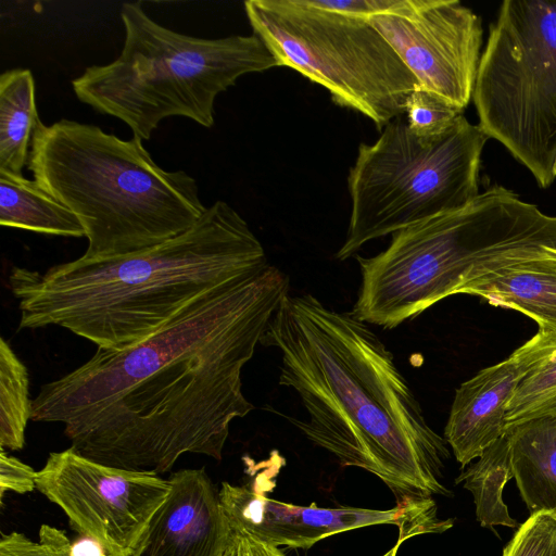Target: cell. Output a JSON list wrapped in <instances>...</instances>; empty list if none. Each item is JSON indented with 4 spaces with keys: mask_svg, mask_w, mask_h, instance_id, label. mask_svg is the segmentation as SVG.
<instances>
[{
    "mask_svg": "<svg viewBox=\"0 0 556 556\" xmlns=\"http://www.w3.org/2000/svg\"><path fill=\"white\" fill-rule=\"evenodd\" d=\"M125 40L109 64L87 67L72 80L77 99L125 123L149 140L160 123L181 116L211 128L216 98L237 80L279 64L256 35L206 39L172 30L126 2Z\"/></svg>",
    "mask_w": 556,
    "mask_h": 556,
    "instance_id": "8992f818",
    "label": "cell"
},
{
    "mask_svg": "<svg viewBox=\"0 0 556 556\" xmlns=\"http://www.w3.org/2000/svg\"><path fill=\"white\" fill-rule=\"evenodd\" d=\"M289 287L269 264L200 298L135 345L98 349L41 386L30 419L64 425L72 448L119 469L161 475L187 453L220 460L231 421L255 408L242 370Z\"/></svg>",
    "mask_w": 556,
    "mask_h": 556,
    "instance_id": "6da1fadb",
    "label": "cell"
},
{
    "mask_svg": "<svg viewBox=\"0 0 556 556\" xmlns=\"http://www.w3.org/2000/svg\"><path fill=\"white\" fill-rule=\"evenodd\" d=\"M279 455L269 460L247 484L224 481L219 498L232 530L248 532L273 545L309 548L332 534L375 525L397 526L399 543L424 533H440L453 527L452 519H440L435 502L400 503L387 510L357 507H319L294 505L266 495L271 485L274 468Z\"/></svg>",
    "mask_w": 556,
    "mask_h": 556,
    "instance_id": "7c38bea8",
    "label": "cell"
},
{
    "mask_svg": "<svg viewBox=\"0 0 556 556\" xmlns=\"http://www.w3.org/2000/svg\"><path fill=\"white\" fill-rule=\"evenodd\" d=\"M37 471L29 465L21 462L18 458L9 455L4 450H0V503L5 492L25 494L34 491Z\"/></svg>",
    "mask_w": 556,
    "mask_h": 556,
    "instance_id": "d4e9b609",
    "label": "cell"
},
{
    "mask_svg": "<svg viewBox=\"0 0 556 556\" xmlns=\"http://www.w3.org/2000/svg\"><path fill=\"white\" fill-rule=\"evenodd\" d=\"M0 225L61 237H85L77 216L24 175L0 172Z\"/></svg>",
    "mask_w": 556,
    "mask_h": 556,
    "instance_id": "e0dca14e",
    "label": "cell"
},
{
    "mask_svg": "<svg viewBox=\"0 0 556 556\" xmlns=\"http://www.w3.org/2000/svg\"><path fill=\"white\" fill-rule=\"evenodd\" d=\"M269 265L247 220L217 200L187 231L117 257L83 256L46 271L13 267L20 329L56 326L119 351L168 324L200 298L245 282Z\"/></svg>",
    "mask_w": 556,
    "mask_h": 556,
    "instance_id": "3957f363",
    "label": "cell"
},
{
    "mask_svg": "<svg viewBox=\"0 0 556 556\" xmlns=\"http://www.w3.org/2000/svg\"><path fill=\"white\" fill-rule=\"evenodd\" d=\"M514 479L531 514L556 510V416L506 426Z\"/></svg>",
    "mask_w": 556,
    "mask_h": 556,
    "instance_id": "2e32d148",
    "label": "cell"
},
{
    "mask_svg": "<svg viewBox=\"0 0 556 556\" xmlns=\"http://www.w3.org/2000/svg\"><path fill=\"white\" fill-rule=\"evenodd\" d=\"M400 545H401V543L397 542L390 551H388L382 556H396Z\"/></svg>",
    "mask_w": 556,
    "mask_h": 556,
    "instance_id": "f1b7e54d",
    "label": "cell"
},
{
    "mask_svg": "<svg viewBox=\"0 0 556 556\" xmlns=\"http://www.w3.org/2000/svg\"><path fill=\"white\" fill-rule=\"evenodd\" d=\"M463 113L464 111L421 87L409 94L405 105L406 123L420 137L444 132Z\"/></svg>",
    "mask_w": 556,
    "mask_h": 556,
    "instance_id": "7402d4cb",
    "label": "cell"
},
{
    "mask_svg": "<svg viewBox=\"0 0 556 556\" xmlns=\"http://www.w3.org/2000/svg\"><path fill=\"white\" fill-rule=\"evenodd\" d=\"M463 294L477 295L497 307L533 319L539 332H556V252L552 257L521 263L469 285Z\"/></svg>",
    "mask_w": 556,
    "mask_h": 556,
    "instance_id": "9a60e30c",
    "label": "cell"
},
{
    "mask_svg": "<svg viewBox=\"0 0 556 556\" xmlns=\"http://www.w3.org/2000/svg\"><path fill=\"white\" fill-rule=\"evenodd\" d=\"M36 489L71 526L108 556H137L149 523L169 492L168 479L111 467L71 446L49 454Z\"/></svg>",
    "mask_w": 556,
    "mask_h": 556,
    "instance_id": "30bf717a",
    "label": "cell"
},
{
    "mask_svg": "<svg viewBox=\"0 0 556 556\" xmlns=\"http://www.w3.org/2000/svg\"><path fill=\"white\" fill-rule=\"evenodd\" d=\"M556 551V510H541L519 526L502 556H553Z\"/></svg>",
    "mask_w": 556,
    "mask_h": 556,
    "instance_id": "603a6c76",
    "label": "cell"
},
{
    "mask_svg": "<svg viewBox=\"0 0 556 556\" xmlns=\"http://www.w3.org/2000/svg\"><path fill=\"white\" fill-rule=\"evenodd\" d=\"M222 556H286L278 547L273 546L254 535L232 530L229 543Z\"/></svg>",
    "mask_w": 556,
    "mask_h": 556,
    "instance_id": "484cf974",
    "label": "cell"
},
{
    "mask_svg": "<svg viewBox=\"0 0 556 556\" xmlns=\"http://www.w3.org/2000/svg\"><path fill=\"white\" fill-rule=\"evenodd\" d=\"M463 468L456 483H463L472 496L477 520L481 527L516 528L518 522L503 500L506 483L514 479L509 442L506 432L488 446L475 463Z\"/></svg>",
    "mask_w": 556,
    "mask_h": 556,
    "instance_id": "d6986e66",
    "label": "cell"
},
{
    "mask_svg": "<svg viewBox=\"0 0 556 556\" xmlns=\"http://www.w3.org/2000/svg\"><path fill=\"white\" fill-rule=\"evenodd\" d=\"M369 22L421 88L467 108L481 56L480 16L457 0H392Z\"/></svg>",
    "mask_w": 556,
    "mask_h": 556,
    "instance_id": "8fae6325",
    "label": "cell"
},
{
    "mask_svg": "<svg viewBox=\"0 0 556 556\" xmlns=\"http://www.w3.org/2000/svg\"><path fill=\"white\" fill-rule=\"evenodd\" d=\"M555 252L556 216L491 185L462 207L394 232L377 255H357L351 314L393 329L485 276Z\"/></svg>",
    "mask_w": 556,
    "mask_h": 556,
    "instance_id": "277c9868",
    "label": "cell"
},
{
    "mask_svg": "<svg viewBox=\"0 0 556 556\" xmlns=\"http://www.w3.org/2000/svg\"><path fill=\"white\" fill-rule=\"evenodd\" d=\"M38 541L12 531L0 538V556H71L72 542L64 531L41 525Z\"/></svg>",
    "mask_w": 556,
    "mask_h": 556,
    "instance_id": "cb8c5ba5",
    "label": "cell"
},
{
    "mask_svg": "<svg viewBox=\"0 0 556 556\" xmlns=\"http://www.w3.org/2000/svg\"><path fill=\"white\" fill-rule=\"evenodd\" d=\"M261 344L278 350L279 384L298 393L308 416L290 421L309 441L342 466L378 477L397 504L450 496L442 482L447 443L368 324L289 292Z\"/></svg>",
    "mask_w": 556,
    "mask_h": 556,
    "instance_id": "7a4b0ae2",
    "label": "cell"
},
{
    "mask_svg": "<svg viewBox=\"0 0 556 556\" xmlns=\"http://www.w3.org/2000/svg\"><path fill=\"white\" fill-rule=\"evenodd\" d=\"M27 166L79 219L88 260L152 248L187 231L207 210L191 175L162 168L140 138L124 140L91 124L39 121Z\"/></svg>",
    "mask_w": 556,
    "mask_h": 556,
    "instance_id": "5b68a950",
    "label": "cell"
},
{
    "mask_svg": "<svg viewBox=\"0 0 556 556\" xmlns=\"http://www.w3.org/2000/svg\"><path fill=\"white\" fill-rule=\"evenodd\" d=\"M531 367L530 357L519 346L506 359L481 369L456 389L444 440L462 469L505 433L509 401Z\"/></svg>",
    "mask_w": 556,
    "mask_h": 556,
    "instance_id": "5bb4252c",
    "label": "cell"
},
{
    "mask_svg": "<svg viewBox=\"0 0 556 556\" xmlns=\"http://www.w3.org/2000/svg\"><path fill=\"white\" fill-rule=\"evenodd\" d=\"M472 101L479 127L549 187L556 157V0H505L489 29Z\"/></svg>",
    "mask_w": 556,
    "mask_h": 556,
    "instance_id": "9c48e42d",
    "label": "cell"
},
{
    "mask_svg": "<svg viewBox=\"0 0 556 556\" xmlns=\"http://www.w3.org/2000/svg\"><path fill=\"white\" fill-rule=\"evenodd\" d=\"M40 121L33 73L13 68L0 75V172L23 175Z\"/></svg>",
    "mask_w": 556,
    "mask_h": 556,
    "instance_id": "ac0fdd59",
    "label": "cell"
},
{
    "mask_svg": "<svg viewBox=\"0 0 556 556\" xmlns=\"http://www.w3.org/2000/svg\"><path fill=\"white\" fill-rule=\"evenodd\" d=\"M31 417L29 377L9 342L0 340V450L20 451L25 445Z\"/></svg>",
    "mask_w": 556,
    "mask_h": 556,
    "instance_id": "44dd1931",
    "label": "cell"
},
{
    "mask_svg": "<svg viewBox=\"0 0 556 556\" xmlns=\"http://www.w3.org/2000/svg\"><path fill=\"white\" fill-rule=\"evenodd\" d=\"M248 21L279 66L329 91L337 105L378 130L405 113L419 83L369 20L336 13L315 0H248Z\"/></svg>",
    "mask_w": 556,
    "mask_h": 556,
    "instance_id": "ba28073f",
    "label": "cell"
},
{
    "mask_svg": "<svg viewBox=\"0 0 556 556\" xmlns=\"http://www.w3.org/2000/svg\"><path fill=\"white\" fill-rule=\"evenodd\" d=\"M488 136L460 114L432 137L391 121L372 143H361L348 176L351 214L336 257L345 261L366 243L456 210L479 194Z\"/></svg>",
    "mask_w": 556,
    "mask_h": 556,
    "instance_id": "52a82bcc",
    "label": "cell"
},
{
    "mask_svg": "<svg viewBox=\"0 0 556 556\" xmlns=\"http://www.w3.org/2000/svg\"><path fill=\"white\" fill-rule=\"evenodd\" d=\"M553 173H554V176L556 177V157H555V162H554Z\"/></svg>",
    "mask_w": 556,
    "mask_h": 556,
    "instance_id": "f546056e",
    "label": "cell"
},
{
    "mask_svg": "<svg viewBox=\"0 0 556 556\" xmlns=\"http://www.w3.org/2000/svg\"><path fill=\"white\" fill-rule=\"evenodd\" d=\"M533 366L516 388L506 426L540 416H556V332H536L521 345Z\"/></svg>",
    "mask_w": 556,
    "mask_h": 556,
    "instance_id": "ffe728a7",
    "label": "cell"
},
{
    "mask_svg": "<svg viewBox=\"0 0 556 556\" xmlns=\"http://www.w3.org/2000/svg\"><path fill=\"white\" fill-rule=\"evenodd\" d=\"M71 556H108L103 547L92 539L80 535L72 542Z\"/></svg>",
    "mask_w": 556,
    "mask_h": 556,
    "instance_id": "83f0119b",
    "label": "cell"
},
{
    "mask_svg": "<svg viewBox=\"0 0 556 556\" xmlns=\"http://www.w3.org/2000/svg\"><path fill=\"white\" fill-rule=\"evenodd\" d=\"M168 482L137 556H222L232 529L204 468L178 470Z\"/></svg>",
    "mask_w": 556,
    "mask_h": 556,
    "instance_id": "4fadbf2b",
    "label": "cell"
},
{
    "mask_svg": "<svg viewBox=\"0 0 556 556\" xmlns=\"http://www.w3.org/2000/svg\"><path fill=\"white\" fill-rule=\"evenodd\" d=\"M315 2L336 13L370 20L375 14L389 8L392 0H315Z\"/></svg>",
    "mask_w": 556,
    "mask_h": 556,
    "instance_id": "4316f807",
    "label": "cell"
},
{
    "mask_svg": "<svg viewBox=\"0 0 556 556\" xmlns=\"http://www.w3.org/2000/svg\"><path fill=\"white\" fill-rule=\"evenodd\" d=\"M553 556H556V551H555V553H554V555H553Z\"/></svg>",
    "mask_w": 556,
    "mask_h": 556,
    "instance_id": "4dcf8cb0",
    "label": "cell"
}]
</instances>
